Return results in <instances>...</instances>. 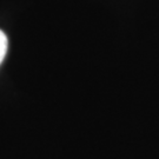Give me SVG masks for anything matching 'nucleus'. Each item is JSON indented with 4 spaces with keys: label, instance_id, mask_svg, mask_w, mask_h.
<instances>
[{
    "label": "nucleus",
    "instance_id": "1",
    "mask_svg": "<svg viewBox=\"0 0 159 159\" xmlns=\"http://www.w3.org/2000/svg\"><path fill=\"white\" fill-rule=\"evenodd\" d=\"M7 45H8L7 37H6V34L0 30V64L2 63V60H4V58H5V56H6Z\"/></svg>",
    "mask_w": 159,
    "mask_h": 159
}]
</instances>
